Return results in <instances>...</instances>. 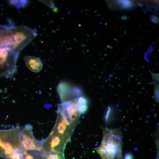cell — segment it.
Returning <instances> with one entry per match:
<instances>
[{"label":"cell","instance_id":"obj_10","mask_svg":"<svg viewBox=\"0 0 159 159\" xmlns=\"http://www.w3.org/2000/svg\"><path fill=\"white\" fill-rule=\"evenodd\" d=\"M43 159H65L63 153L43 152Z\"/></svg>","mask_w":159,"mask_h":159},{"label":"cell","instance_id":"obj_3","mask_svg":"<svg viewBox=\"0 0 159 159\" xmlns=\"http://www.w3.org/2000/svg\"><path fill=\"white\" fill-rule=\"evenodd\" d=\"M18 55L10 47H0V68L5 69L8 77H12L16 72Z\"/></svg>","mask_w":159,"mask_h":159},{"label":"cell","instance_id":"obj_6","mask_svg":"<svg viewBox=\"0 0 159 159\" xmlns=\"http://www.w3.org/2000/svg\"><path fill=\"white\" fill-rule=\"evenodd\" d=\"M32 127L30 125H27L21 130V143L26 150H38L42 151V141H39L34 137Z\"/></svg>","mask_w":159,"mask_h":159},{"label":"cell","instance_id":"obj_11","mask_svg":"<svg viewBox=\"0 0 159 159\" xmlns=\"http://www.w3.org/2000/svg\"><path fill=\"white\" fill-rule=\"evenodd\" d=\"M10 3L19 8L21 6H25L27 4L28 1H10Z\"/></svg>","mask_w":159,"mask_h":159},{"label":"cell","instance_id":"obj_1","mask_svg":"<svg viewBox=\"0 0 159 159\" xmlns=\"http://www.w3.org/2000/svg\"><path fill=\"white\" fill-rule=\"evenodd\" d=\"M121 134L118 129L103 130L101 145L95 149L101 159H122Z\"/></svg>","mask_w":159,"mask_h":159},{"label":"cell","instance_id":"obj_13","mask_svg":"<svg viewBox=\"0 0 159 159\" xmlns=\"http://www.w3.org/2000/svg\"><path fill=\"white\" fill-rule=\"evenodd\" d=\"M124 159H133V157L131 154L128 153L125 156Z\"/></svg>","mask_w":159,"mask_h":159},{"label":"cell","instance_id":"obj_5","mask_svg":"<svg viewBox=\"0 0 159 159\" xmlns=\"http://www.w3.org/2000/svg\"><path fill=\"white\" fill-rule=\"evenodd\" d=\"M69 140L52 131L48 138L42 141L43 151L63 153L66 145Z\"/></svg>","mask_w":159,"mask_h":159},{"label":"cell","instance_id":"obj_8","mask_svg":"<svg viewBox=\"0 0 159 159\" xmlns=\"http://www.w3.org/2000/svg\"><path fill=\"white\" fill-rule=\"evenodd\" d=\"M24 59L27 67L31 71L37 73L42 69L43 64L39 58L34 56H25Z\"/></svg>","mask_w":159,"mask_h":159},{"label":"cell","instance_id":"obj_9","mask_svg":"<svg viewBox=\"0 0 159 159\" xmlns=\"http://www.w3.org/2000/svg\"><path fill=\"white\" fill-rule=\"evenodd\" d=\"M77 105L80 115L87 111L88 109V102L87 99L84 97H80L77 98Z\"/></svg>","mask_w":159,"mask_h":159},{"label":"cell","instance_id":"obj_2","mask_svg":"<svg viewBox=\"0 0 159 159\" xmlns=\"http://www.w3.org/2000/svg\"><path fill=\"white\" fill-rule=\"evenodd\" d=\"M10 28L13 39L11 49L17 54L37 35L36 31L25 26L12 25L10 26Z\"/></svg>","mask_w":159,"mask_h":159},{"label":"cell","instance_id":"obj_12","mask_svg":"<svg viewBox=\"0 0 159 159\" xmlns=\"http://www.w3.org/2000/svg\"><path fill=\"white\" fill-rule=\"evenodd\" d=\"M155 86L154 92V98L156 101L158 102L159 101V84H155Z\"/></svg>","mask_w":159,"mask_h":159},{"label":"cell","instance_id":"obj_4","mask_svg":"<svg viewBox=\"0 0 159 159\" xmlns=\"http://www.w3.org/2000/svg\"><path fill=\"white\" fill-rule=\"evenodd\" d=\"M75 126L69 117L58 107L57 120L52 131L70 140Z\"/></svg>","mask_w":159,"mask_h":159},{"label":"cell","instance_id":"obj_7","mask_svg":"<svg viewBox=\"0 0 159 159\" xmlns=\"http://www.w3.org/2000/svg\"><path fill=\"white\" fill-rule=\"evenodd\" d=\"M13 43V35L10 26L0 29V47H9L11 49Z\"/></svg>","mask_w":159,"mask_h":159}]
</instances>
